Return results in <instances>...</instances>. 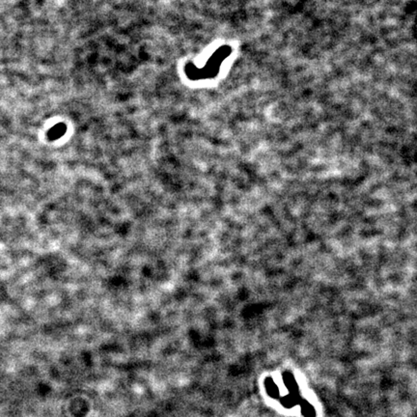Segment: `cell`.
Instances as JSON below:
<instances>
[{
  "instance_id": "6da1fadb",
  "label": "cell",
  "mask_w": 417,
  "mask_h": 417,
  "mask_svg": "<svg viewBox=\"0 0 417 417\" xmlns=\"http://www.w3.org/2000/svg\"><path fill=\"white\" fill-rule=\"evenodd\" d=\"M266 387H267L268 395H270L273 398H275V397L278 396L279 389L277 388V386L272 382L271 379H267V381H266Z\"/></svg>"
},
{
  "instance_id": "277c9868",
  "label": "cell",
  "mask_w": 417,
  "mask_h": 417,
  "mask_svg": "<svg viewBox=\"0 0 417 417\" xmlns=\"http://www.w3.org/2000/svg\"><path fill=\"white\" fill-rule=\"evenodd\" d=\"M297 398L296 397H293V396H291V397H285L284 399L281 400V403L283 404L285 407H287V408H291V407H293V406H295L297 403Z\"/></svg>"
},
{
  "instance_id": "7a4b0ae2",
  "label": "cell",
  "mask_w": 417,
  "mask_h": 417,
  "mask_svg": "<svg viewBox=\"0 0 417 417\" xmlns=\"http://www.w3.org/2000/svg\"><path fill=\"white\" fill-rule=\"evenodd\" d=\"M301 409H302V414L305 417H315V410L314 408L308 404L306 401H304L301 404Z\"/></svg>"
},
{
  "instance_id": "3957f363",
  "label": "cell",
  "mask_w": 417,
  "mask_h": 417,
  "mask_svg": "<svg viewBox=\"0 0 417 417\" xmlns=\"http://www.w3.org/2000/svg\"><path fill=\"white\" fill-rule=\"evenodd\" d=\"M284 381H285V384L287 385V387L291 390V391H294V389L295 390H297V384H296V381H295V379H294V377L291 375V374H289V373H286L285 375H284Z\"/></svg>"
}]
</instances>
